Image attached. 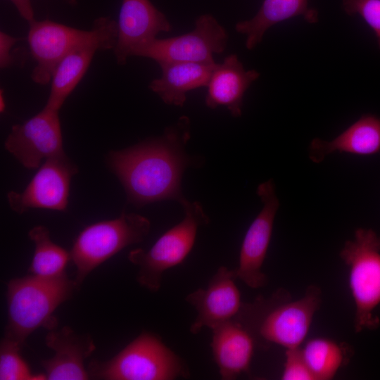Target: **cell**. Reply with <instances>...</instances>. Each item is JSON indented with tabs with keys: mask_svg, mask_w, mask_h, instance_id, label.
Segmentation results:
<instances>
[{
	"mask_svg": "<svg viewBox=\"0 0 380 380\" xmlns=\"http://www.w3.org/2000/svg\"><path fill=\"white\" fill-rule=\"evenodd\" d=\"M257 194L262 203V208L244 236L239 253V265L234 269L237 279L252 289L262 287L267 282V277L262 268L279 207L272 179L259 184Z\"/></svg>",
	"mask_w": 380,
	"mask_h": 380,
	"instance_id": "7c38bea8",
	"label": "cell"
},
{
	"mask_svg": "<svg viewBox=\"0 0 380 380\" xmlns=\"http://www.w3.org/2000/svg\"><path fill=\"white\" fill-rule=\"evenodd\" d=\"M335 152L358 156L380 152V117L365 114L334 139L315 138L309 146V158L315 163Z\"/></svg>",
	"mask_w": 380,
	"mask_h": 380,
	"instance_id": "ac0fdd59",
	"label": "cell"
},
{
	"mask_svg": "<svg viewBox=\"0 0 380 380\" xmlns=\"http://www.w3.org/2000/svg\"><path fill=\"white\" fill-rule=\"evenodd\" d=\"M18 10L19 14L29 23L34 21V14L31 0H10Z\"/></svg>",
	"mask_w": 380,
	"mask_h": 380,
	"instance_id": "83f0119b",
	"label": "cell"
},
{
	"mask_svg": "<svg viewBox=\"0 0 380 380\" xmlns=\"http://www.w3.org/2000/svg\"><path fill=\"white\" fill-rule=\"evenodd\" d=\"M282 380H315L300 347L286 349Z\"/></svg>",
	"mask_w": 380,
	"mask_h": 380,
	"instance_id": "484cf974",
	"label": "cell"
},
{
	"mask_svg": "<svg viewBox=\"0 0 380 380\" xmlns=\"http://www.w3.org/2000/svg\"><path fill=\"white\" fill-rule=\"evenodd\" d=\"M27 42L36 65L31 73L32 81L39 84L51 82L60 61L74 48L88 42H106L114 49L118 24L108 17L94 20L90 30H82L49 19L31 22Z\"/></svg>",
	"mask_w": 380,
	"mask_h": 380,
	"instance_id": "8992f818",
	"label": "cell"
},
{
	"mask_svg": "<svg viewBox=\"0 0 380 380\" xmlns=\"http://www.w3.org/2000/svg\"><path fill=\"white\" fill-rule=\"evenodd\" d=\"M212 330L211 350L221 378L232 380L249 373L256 345L251 331L236 318Z\"/></svg>",
	"mask_w": 380,
	"mask_h": 380,
	"instance_id": "2e32d148",
	"label": "cell"
},
{
	"mask_svg": "<svg viewBox=\"0 0 380 380\" xmlns=\"http://www.w3.org/2000/svg\"><path fill=\"white\" fill-rule=\"evenodd\" d=\"M21 345L6 337L0 346L1 380H46L45 374H34L20 354Z\"/></svg>",
	"mask_w": 380,
	"mask_h": 380,
	"instance_id": "cb8c5ba5",
	"label": "cell"
},
{
	"mask_svg": "<svg viewBox=\"0 0 380 380\" xmlns=\"http://www.w3.org/2000/svg\"><path fill=\"white\" fill-rule=\"evenodd\" d=\"M6 108V103H5V99H4V91L1 89L0 92V111L1 113H4Z\"/></svg>",
	"mask_w": 380,
	"mask_h": 380,
	"instance_id": "f1b7e54d",
	"label": "cell"
},
{
	"mask_svg": "<svg viewBox=\"0 0 380 380\" xmlns=\"http://www.w3.org/2000/svg\"><path fill=\"white\" fill-rule=\"evenodd\" d=\"M182 220L162 234L148 250H132L129 260L139 268L137 279L143 287L157 292L163 273L181 264L190 253L198 228L209 222V217L200 203L186 201L182 205Z\"/></svg>",
	"mask_w": 380,
	"mask_h": 380,
	"instance_id": "ba28073f",
	"label": "cell"
},
{
	"mask_svg": "<svg viewBox=\"0 0 380 380\" xmlns=\"http://www.w3.org/2000/svg\"><path fill=\"white\" fill-rule=\"evenodd\" d=\"M150 229L147 217L125 212L117 218L86 227L76 237L70 252L76 267L77 287L103 262L125 247L142 241Z\"/></svg>",
	"mask_w": 380,
	"mask_h": 380,
	"instance_id": "52a82bcc",
	"label": "cell"
},
{
	"mask_svg": "<svg viewBox=\"0 0 380 380\" xmlns=\"http://www.w3.org/2000/svg\"><path fill=\"white\" fill-rule=\"evenodd\" d=\"M348 15H359L373 30L380 49V0H343Z\"/></svg>",
	"mask_w": 380,
	"mask_h": 380,
	"instance_id": "d4e9b609",
	"label": "cell"
},
{
	"mask_svg": "<svg viewBox=\"0 0 380 380\" xmlns=\"http://www.w3.org/2000/svg\"><path fill=\"white\" fill-rule=\"evenodd\" d=\"M118 24V37L113 49L117 63L126 64L129 57L146 45L160 32L172 29L165 15L150 0H122Z\"/></svg>",
	"mask_w": 380,
	"mask_h": 380,
	"instance_id": "5bb4252c",
	"label": "cell"
},
{
	"mask_svg": "<svg viewBox=\"0 0 380 380\" xmlns=\"http://www.w3.org/2000/svg\"><path fill=\"white\" fill-rule=\"evenodd\" d=\"M189 139V119L182 116L161 137L109 152L108 165L121 182L129 203L142 207L163 200H175L181 205L187 201L181 181L191 163L184 151Z\"/></svg>",
	"mask_w": 380,
	"mask_h": 380,
	"instance_id": "6da1fadb",
	"label": "cell"
},
{
	"mask_svg": "<svg viewBox=\"0 0 380 380\" xmlns=\"http://www.w3.org/2000/svg\"><path fill=\"white\" fill-rule=\"evenodd\" d=\"M236 279L234 270L221 266L205 289H198L187 295L186 300L197 312L190 327L191 334L198 333L203 327L213 329L239 315L243 303Z\"/></svg>",
	"mask_w": 380,
	"mask_h": 380,
	"instance_id": "4fadbf2b",
	"label": "cell"
},
{
	"mask_svg": "<svg viewBox=\"0 0 380 380\" xmlns=\"http://www.w3.org/2000/svg\"><path fill=\"white\" fill-rule=\"evenodd\" d=\"M45 343L54 351V355L42 360L47 380H86L89 379L85 369V360L95 350L96 346L89 335L77 334L69 327L60 330H49Z\"/></svg>",
	"mask_w": 380,
	"mask_h": 380,
	"instance_id": "9a60e30c",
	"label": "cell"
},
{
	"mask_svg": "<svg viewBox=\"0 0 380 380\" xmlns=\"http://www.w3.org/2000/svg\"><path fill=\"white\" fill-rule=\"evenodd\" d=\"M28 236L34 243V252L28 270L30 274L55 277L65 272L67 264L71 260L70 253L51 241L46 227H34L29 231Z\"/></svg>",
	"mask_w": 380,
	"mask_h": 380,
	"instance_id": "603a6c76",
	"label": "cell"
},
{
	"mask_svg": "<svg viewBox=\"0 0 380 380\" xmlns=\"http://www.w3.org/2000/svg\"><path fill=\"white\" fill-rule=\"evenodd\" d=\"M77 166L65 154L45 160L25 189L7 194L10 208L23 214L30 209L66 210Z\"/></svg>",
	"mask_w": 380,
	"mask_h": 380,
	"instance_id": "8fae6325",
	"label": "cell"
},
{
	"mask_svg": "<svg viewBox=\"0 0 380 380\" xmlns=\"http://www.w3.org/2000/svg\"><path fill=\"white\" fill-rule=\"evenodd\" d=\"M255 70H246L236 54L216 63L207 85L205 103L215 109L224 106L234 117L242 114L243 99L250 86L259 78Z\"/></svg>",
	"mask_w": 380,
	"mask_h": 380,
	"instance_id": "e0dca14e",
	"label": "cell"
},
{
	"mask_svg": "<svg viewBox=\"0 0 380 380\" xmlns=\"http://www.w3.org/2000/svg\"><path fill=\"white\" fill-rule=\"evenodd\" d=\"M20 39L3 31L0 32V67L1 69L8 68L14 63L15 58L11 51L14 44Z\"/></svg>",
	"mask_w": 380,
	"mask_h": 380,
	"instance_id": "4316f807",
	"label": "cell"
},
{
	"mask_svg": "<svg viewBox=\"0 0 380 380\" xmlns=\"http://www.w3.org/2000/svg\"><path fill=\"white\" fill-rule=\"evenodd\" d=\"M113 49L110 44L95 41L81 44L68 53L56 65L51 80L48 108L59 111L68 96L87 72L97 51Z\"/></svg>",
	"mask_w": 380,
	"mask_h": 380,
	"instance_id": "44dd1931",
	"label": "cell"
},
{
	"mask_svg": "<svg viewBox=\"0 0 380 380\" xmlns=\"http://www.w3.org/2000/svg\"><path fill=\"white\" fill-rule=\"evenodd\" d=\"M299 15L310 23L318 21L317 11L308 6V0H264L255 16L238 22L235 30L246 36V47L252 50L261 42L269 28Z\"/></svg>",
	"mask_w": 380,
	"mask_h": 380,
	"instance_id": "ffe728a7",
	"label": "cell"
},
{
	"mask_svg": "<svg viewBox=\"0 0 380 380\" xmlns=\"http://www.w3.org/2000/svg\"><path fill=\"white\" fill-rule=\"evenodd\" d=\"M215 64L192 62L158 63L161 75L153 80L148 87L165 104L183 106L189 91L207 87Z\"/></svg>",
	"mask_w": 380,
	"mask_h": 380,
	"instance_id": "d6986e66",
	"label": "cell"
},
{
	"mask_svg": "<svg viewBox=\"0 0 380 380\" xmlns=\"http://www.w3.org/2000/svg\"><path fill=\"white\" fill-rule=\"evenodd\" d=\"M77 284L66 272L55 277L30 274L7 286L8 323L5 337L23 345L36 329L56 327L55 310L70 298Z\"/></svg>",
	"mask_w": 380,
	"mask_h": 380,
	"instance_id": "3957f363",
	"label": "cell"
},
{
	"mask_svg": "<svg viewBox=\"0 0 380 380\" xmlns=\"http://www.w3.org/2000/svg\"><path fill=\"white\" fill-rule=\"evenodd\" d=\"M228 34L224 27L210 14L200 15L195 27L182 35L156 38L137 50L133 56L148 58L160 63H215V54L224 51Z\"/></svg>",
	"mask_w": 380,
	"mask_h": 380,
	"instance_id": "9c48e42d",
	"label": "cell"
},
{
	"mask_svg": "<svg viewBox=\"0 0 380 380\" xmlns=\"http://www.w3.org/2000/svg\"><path fill=\"white\" fill-rule=\"evenodd\" d=\"M349 267V286L355 306L354 329H375L380 324L374 311L380 304V236L372 229L358 228L339 253Z\"/></svg>",
	"mask_w": 380,
	"mask_h": 380,
	"instance_id": "5b68a950",
	"label": "cell"
},
{
	"mask_svg": "<svg viewBox=\"0 0 380 380\" xmlns=\"http://www.w3.org/2000/svg\"><path fill=\"white\" fill-rule=\"evenodd\" d=\"M59 111L47 106L12 127L4 148L24 167L38 169L46 159L65 154Z\"/></svg>",
	"mask_w": 380,
	"mask_h": 380,
	"instance_id": "30bf717a",
	"label": "cell"
},
{
	"mask_svg": "<svg viewBox=\"0 0 380 380\" xmlns=\"http://www.w3.org/2000/svg\"><path fill=\"white\" fill-rule=\"evenodd\" d=\"M68 1L71 2V0H68Z\"/></svg>",
	"mask_w": 380,
	"mask_h": 380,
	"instance_id": "f546056e",
	"label": "cell"
},
{
	"mask_svg": "<svg viewBox=\"0 0 380 380\" xmlns=\"http://www.w3.org/2000/svg\"><path fill=\"white\" fill-rule=\"evenodd\" d=\"M301 350L315 380L332 379L351 356L348 345L323 337L311 338Z\"/></svg>",
	"mask_w": 380,
	"mask_h": 380,
	"instance_id": "7402d4cb",
	"label": "cell"
},
{
	"mask_svg": "<svg viewBox=\"0 0 380 380\" xmlns=\"http://www.w3.org/2000/svg\"><path fill=\"white\" fill-rule=\"evenodd\" d=\"M279 289L270 298L243 304L235 317L253 334L256 344H277L286 349L298 348L306 338L322 303V291L309 286L303 297L291 301Z\"/></svg>",
	"mask_w": 380,
	"mask_h": 380,
	"instance_id": "7a4b0ae2",
	"label": "cell"
},
{
	"mask_svg": "<svg viewBox=\"0 0 380 380\" xmlns=\"http://www.w3.org/2000/svg\"><path fill=\"white\" fill-rule=\"evenodd\" d=\"M89 377L105 380H172L188 376L181 358L157 336L143 332L112 359L94 360Z\"/></svg>",
	"mask_w": 380,
	"mask_h": 380,
	"instance_id": "277c9868",
	"label": "cell"
}]
</instances>
